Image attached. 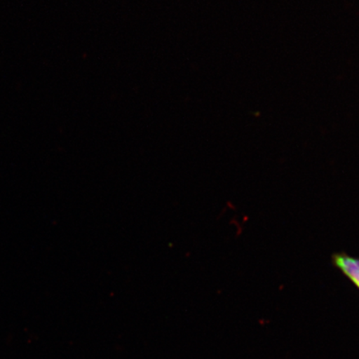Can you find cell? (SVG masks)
<instances>
[{
	"mask_svg": "<svg viewBox=\"0 0 359 359\" xmlns=\"http://www.w3.org/2000/svg\"><path fill=\"white\" fill-rule=\"evenodd\" d=\"M333 263L359 290V259L339 253L333 255Z\"/></svg>",
	"mask_w": 359,
	"mask_h": 359,
	"instance_id": "cell-1",
	"label": "cell"
}]
</instances>
